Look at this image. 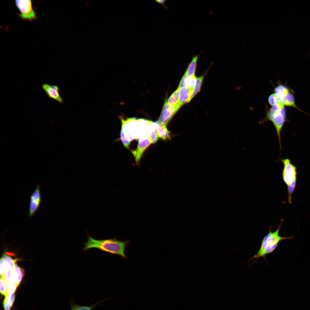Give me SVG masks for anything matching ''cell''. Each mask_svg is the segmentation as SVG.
<instances>
[{
  "mask_svg": "<svg viewBox=\"0 0 310 310\" xmlns=\"http://www.w3.org/2000/svg\"><path fill=\"white\" fill-rule=\"evenodd\" d=\"M157 133L158 137L164 140L170 139V132L167 128V125L159 122L157 129Z\"/></svg>",
  "mask_w": 310,
  "mask_h": 310,
  "instance_id": "cell-14",
  "label": "cell"
},
{
  "mask_svg": "<svg viewBox=\"0 0 310 310\" xmlns=\"http://www.w3.org/2000/svg\"><path fill=\"white\" fill-rule=\"evenodd\" d=\"M275 94L277 97L276 103H280L284 96L289 92V89L283 85H279L275 87L274 90Z\"/></svg>",
  "mask_w": 310,
  "mask_h": 310,
  "instance_id": "cell-16",
  "label": "cell"
},
{
  "mask_svg": "<svg viewBox=\"0 0 310 310\" xmlns=\"http://www.w3.org/2000/svg\"><path fill=\"white\" fill-rule=\"evenodd\" d=\"M41 86L49 98L61 104L63 103V100L60 95V89L58 86L45 83L42 84Z\"/></svg>",
  "mask_w": 310,
  "mask_h": 310,
  "instance_id": "cell-9",
  "label": "cell"
},
{
  "mask_svg": "<svg viewBox=\"0 0 310 310\" xmlns=\"http://www.w3.org/2000/svg\"><path fill=\"white\" fill-rule=\"evenodd\" d=\"M24 275V270L23 268H21L18 275L16 280V284L18 286L21 282Z\"/></svg>",
  "mask_w": 310,
  "mask_h": 310,
  "instance_id": "cell-28",
  "label": "cell"
},
{
  "mask_svg": "<svg viewBox=\"0 0 310 310\" xmlns=\"http://www.w3.org/2000/svg\"><path fill=\"white\" fill-rule=\"evenodd\" d=\"M86 233L88 239L86 242L83 243V252L95 248L111 254L119 255L123 259L128 258L125 253L127 246L131 241L130 240L123 241L119 240L116 237L97 240L91 237L87 232Z\"/></svg>",
  "mask_w": 310,
  "mask_h": 310,
  "instance_id": "cell-1",
  "label": "cell"
},
{
  "mask_svg": "<svg viewBox=\"0 0 310 310\" xmlns=\"http://www.w3.org/2000/svg\"><path fill=\"white\" fill-rule=\"evenodd\" d=\"M108 298L105 299L98 301L90 306H85L80 305L77 304L73 299H71L69 304L71 307L70 310H92L96 306L100 303L108 300Z\"/></svg>",
  "mask_w": 310,
  "mask_h": 310,
  "instance_id": "cell-13",
  "label": "cell"
},
{
  "mask_svg": "<svg viewBox=\"0 0 310 310\" xmlns=\"http://www.w3.org/2000/svg\"><path fill=\"white\" fill-rule=\"evenodd\" d=\"M151 144L148 135H146L140 139L137 148L131 151L137 164L140 162L144 151Z\"/></svg>",
  "mask_w": 310,
  "mask_h": 310,
  "instance_id": "cell-8",
  "label": "cell"
},
{
  "mask_svg": "<svg viewBox=\"0 0 310 310\" xmlns=\"http://www.w3.org/2000/svg\"><path fill=\"white\" fill-rule=\"evenodd\" d=\"M15 4L20 11L18 15L21 19L32 21L37 19L36 13L33 8L32 1L16 0Z\"/></svg>",
  "mask_w": 310,
  "mask_h": 310,
  "instance_id": "cell-3",
  "label": "cell"
},
{
  "mask_svg": "<svg viewBox=\"0 0 310 310\" xmlns=\"http://www.w3.org/2000/svg\"><path fill=\"white\" fill-rule=\"evenodd\" d=\"M156 2L162 4L165 9H168L169 7L166 6L164 3L166 1V0H155Z\"/></svg>",
  "mask_w": 310,
  "mask_h": 310,
  "instance_id": "cell-33",
  "label": "cell"
},
{
  "mask_svg": "<svg viewBox=\"0 0 310 310\" xmlns=\"http://www.w3.org/2000/svg\"><path fill=\"white\" fill-rule=\"evenodd\" d=\"M283 220L276 231L274 232L269 229V233L264 237L260 247L257 253L252 259L265 257L266 255L273 252L277 247L278 243L283 240L291 239L293 237H282L279 235V232Z\"/></svg>",
  "mask_w": 310,
  "mask_h": 310,
  "instance_id": "cell-2",
  "label": "cell"
},
{
  "mask_svg": "<svg viewBox=\"0 0 310 310\" xmlns=\"http://www.w3.org/2000/svg\"><path fill=\"white\" fill-rule=\"evenodd\" d=\"M282 102L284 105L294 107L300 110L296 105L294 96L291 93L289 92L284 96L282 100Z\"/></svg>",
  "mask_w": 310,
  "mask_h": 310,
  "instance_id": "cell-18",
  "label": "cell"
},
{
  "mask_svg": "<svg viewBox=\"0 0 310 310\" xmlns=\"http://www.w3.org/2000/svg\"><path fill=\"white\" fill-rule=\"evenodd\" d=\"M277 97L275 94L270 95L268 98V100L269 104L273 106L276 103Z\"/></svg>",
  "mask_w": 310,
  "mask_h": 310,
  "instance_id": "cell-29",
  "label": "cell"
},
{
  "mask_svg": "<svg viewBox=\"0 0 310 310\" xmlns=\"http://www.w3.org/2000/svg\"><path fill=\"white\" fill-rule=\"evenodd\" d=\"M15 298L14 293L12 294H8L5 296L3 300L4 301L9 304L11 307L14 303Z\"/></svg>",
  "mask_w": 310,
  "mask_h": 310,
  "instance_id": "cell-27",
  "label": "cell"
},
{
  "mask_svg": "<svg viewBox=\"0 0 310 310\" xmlns=\"http://www.w3.org/2000/svg\"><path fill=\"white\" fill-rule=\"evenodd\" d=\"M179 89V104L181 107L191 99L192 89L186 86Z\"/></svg>",
  "mask_w": 310,
  "mask_h": 310,
  "instance_id": "cell-10",
  "label": "cell"
},
{
  "mask_svg": "<svg viewBox=\"0 0 310 310\" xmlns=\"http://www.w3.org/2000/svg\"><path fill=\"white\" fill-rule=\"evenodd\" d=\"M4 278L7 282L16 283V280L13 270L4 265Z\"/></svg>",
  "mask_w": 310,
  "mask_h": 310,
  "instance_id": "cell-17",
  "label": "cell"
},
{
  "mask_svg": "<svg viewBox=\"0 0 310 310\" xmlns=\"http://www.w3.org/2000/svg\"><path fill=\"white\" fill-rule=\"evenodd\" d=\"M200 55L193 56L192 60L189 63L185 73L188 77H191L195 76L197 63Z\"/></svg>",
  "mask_w": 310,
  "mask_h": 310,
  "instance_id": "cell-15",
  "label": "cell"
},
{
  "mask_svg": "<svg viewBox=\"0 0 310 310\" xmlns=\"http://www.w3.org/2000/svg\"><path fill=\"white\" fill-rule=\"evenodd\" d=\"M281 161L283 165L282 174L283 179L287 186L292 181L297 180V168L289 159H282Z\"/></svg>",
  "mask_w": 310,
  "mask_h": 310,
  "instance_id": "cell-4",
  "label": "cell"
},
{
  "mask_svg": "<svg viewBox=\"0 0 310 310\" xmlns=\"http://www.w3.org/2000/svg\"><path fill=\"white\" fill-rule=\"evenodd\" d=\"M181 107L175 106L168 103L166 100L164 104L159 118V121L162 124L167 125Z\"/></svg>",
  "mask_w": 310,
  "mask_h": 310,
  "instance_id": "cell-6",
  "label": "cell"
},
{
  "mask_svg": "<svg viewBox=\"0 0 310 310\" xmlns=\"http://www.w3.org/2000/svg\"><path fill=\"white\" fill-rule=\"evenodd\" d=\"M2 257L4 265L13 270L16 264V262L19 260V259H13L5 253L3 254Z\"/></svg>",
  "mask_w": 310,
  "mask_h": 310,
  "instance_id": "cell-20",
  "label": "cell"
},
{
  "mask_svg": "<svg viewBox=\"0 0 310 310\" xmlns=\"http://www.w3.org/2000/svg\"><path fill=\"white\" fill-rule=\"evenodd\" d=\"M297 180L292 181L287 186L288 193V201L289 204L292 203V194L296 187Z\"/></svg>",
  "mask_w": 310,
  "mask_h": 310,
  "instance_id": "cell-22",
  "label": "cell"
},
{
  "mask_svg": "<svg viewBox=\"0 0 310 310\" xmlns=\"http://www.w3.org/2000/svg\"><path fill=\"white\" fill-rule=\"evenodd\" d=\"M5 254L7 255L11 256H15L16 255L14 253L8 252H6L5 253Z\"/></svg>",
  "mask_w": 310,
  "mask_h": 310,
  "instance_id": "cell-34",
  "label": "cell"
},
{
  "mask_svg": "<svg viewBox=\"0 0 310 310\" xmlns=\"http://www.w3.org/2000/svg\"><path fill=\"white\" fill-rule=\"evenodd\" d=\"M284 106L282 103H276L268 110L265 117L259 122L260 124H263L268 121H272L276 114Z\"/></svg>",
  "mask_w": 310,
  "mask_h": 310,
  "instance_id": "cell-12",
  "label": "cell"
},
{
  "mask_svg": "<svg viewBox=\"0 0 310 310\" xmlns=\"http://www.w3.org/2000/svg\"><path fill=\"white\" fill-rule=\"evenodd\" d=\"M42 201L39 185H37L30 196L28 217L34 216L39 209Z\"/></svg>",
  "mask_w": 310,
  "mask_h": 310,
  "instance_id": "cell-5",
  "label": "cell"
},
{
  "mask_svg": "<svg viewBox=\"0 0 310 310\" xmlns=\"http://www.w3.org/2000/svg\"><path fill=\"white\" fill-rule=\"evenodd\" d=\"M286 110L283 106L280 111L276 114L271 121L276 131L280 149L282 148L281 132L286 121Z\"/></svg>",
  "mask_w": 310,
  "mask_h": 310,
  "instance_id": "cell-7",
  "label": "cell"
},
{
  "mask_svg": "<svg viewBox=\"0 0 310 310\" xmlns=\"http://www.w3.org/2000/svg\"><path fill=\"white\" fill-rule=\"evenodd\" d=\"M3 305L4 310H11L12 307L4 301H3Z\"/></svg>",
  "mask_w": 310,
  "mask_h": 310,
  "instance_id": "cell-32",
  "label": "cell"
},
{
  "mask_svg": "<svg viewBox=\"0 0 310 310\" xmlns=\"http://www.w3.org/2000/svg\"><path fill=\"white\" fill-rule=\"evenodd\" d=\"M7 282L3 277H1L0 281V292L1 294L5 296L8 294L6 286Z\"/></svg>",
  "mask_w": 310,
  "mask_h": 310,
  "instance_id": "cell-23",
  "label": "cell"
},
{
  "mask_svg": "<svg viewBox=\"0 0 310 310\" xmlns=\"http://www.w3.org/2000/svg\"><path fill=\"white\" fill-rule=\"evenodd\" d=\"M204 75L196 78L195 84L192 89L191 99L199 92Z\"/></svg>",
  "mask_w": 310,
  "mask_h": 310,
  "instance_id": "cell-21",
  "label": "cell"
},
{
  "mask_svg": "<svg viewBox=\"0 0 310 310\" xmlns=\"http://www.w3.org/2000/svg\"><path fill=\"white\" fill-rule=\"evenodd\" d=\"M120 139L124 146L128 149L129 148V146L130 144V141L129 140L125 137L124 131L123 128L121 127L120 132Z\"/></svg>",
  "mask_w": 310,
  "mask_h": 310,
  "instance_id": "cell-24",
  "label": "cell"
},
{
  "mask_svg": "<svg viewBox=\"0 0 310 310\" xmlns=\"http://www.w3.org/2000/svg\"><path fill=\"white\" fill-rule=\"evenodd\" d=\"M4 264L3 259L2 257L0 261V276L4 277Z\"/></svg>",
  "mask_w": 310,
  "mask_h": 310,
  "instance_id": "cell-30",
  "label": "cell"
},
{
  "mask_svg": "<svg viewBox=\"0 0 310 310\" xmlns=\"http://www.w3.org/2000/svg\"><path fill=\"white\" fill-rule=\"evenodd\" d=\"M187 76L186 75V74L185 73L184 74L181 80V81L179 85V86L178 88H181L185 86V80Z\"/></svg>",
  "mask_w": 310,
  "mask_h": 310,
  "instance_id": "cell-31",
  "label": "cell"
},
{
  "mask_svg": "<svg viewBox=\"0 0 310 310\" xmlns=\"http://www.w3.org/2000/svg\"><path fill=\"white\" fill-rule=\"evenodd\" d=\"M166 100L168 103L171 105L181 107L179 105V89L178 88Z\"/></svg>",
  "mask_w": 310,
  "mask_h": 310,
  "instance_id": "cell-19",
  "label": "cell"
},
{
  "mask_svg": "<svg viewBox=\"0 0 310 310\" xmlns=\"http://www.w3.org/2000/svg\"><path fill=\"white\" fill-rule=\"evenodd\" d=\"M196 78L194 76L191 77L187 76L185 80V86L190 88L193 89L196 82Z\"/></svg>",
  "mask_w": 310,
  "mask_h": 310,
  "instance_id": "cell-25",
  "label": "cell"
},
{
  "mask_svg": "<svg viewBox=\"0 0 310 310\" xmlns=\"http://www.w3.org/2000/svg\"><path fill=\"white\" fill-rule=\"evenodd\" d=\"M148 136L151 144L156 143L158 139L157 133V129L159 121L153 122L148 120Z\"/></svg>",
  "mask_w": 310,
  "mask_h": 310,
  "instance_id": "cell-11",
  "label": "cell"
},
{
  "mask_svg": "<svg viewBox=\"0 0 310 310\" xmlns=\"http://www.w3.org/2000/svg\"><path fill=\"white\" fill-rule=\"evenodd\" d=\"M6 286L8 294L14 293L18 287L16 283L10 282H7Z\"/></svg>",
  "mask_w": 310,
  "mask_h": 310,
  "instance_id": "cell-26",
  "label": "cell"
}]
</instances>
